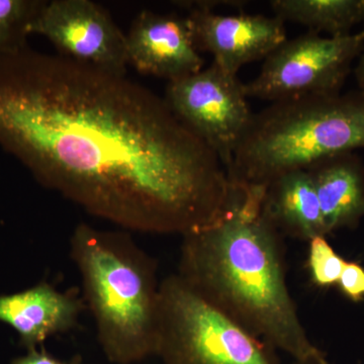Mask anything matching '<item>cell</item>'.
I'll return each mask as SVG.
<instances>
[{"label":"cell","instance_id":"1","mask_svg":"<svg viewBox=\"0 0 364 364\" xmlns=\"http://www.w3.org/2000/svg\"><path fill=\"white\" fill-rule=\"evenodd\" d=\"M0 147L46 188L124 231L183 236L238 195L164 98L28 46L0 58Z\"/></svg>","mask_w":364,"mask_h":364},{"label":"cell","instance_id":"2","mask_svg":"<svg viewBox=\"0 0 364 364\" xmlns=\"http://www.w3.org/2000/svg\"><path fill=\"white\" fill-rule=\"evenodd\" d=\"M264 191L241 186L220 219L183 235L177 274L275 350L294 361L320 358L287 287L282 235L263 214Z\"/></svg>","mask_w":364,"mask_h":364},{"label":"cell","instance_id":"3","mask_svg":"<svg viewBox=\"0 0 364 364\" xmlns=\"http://www.w3.org/2000/svg\"><path fill=\"white\" fill-rule=\"evenodd\" d=\"M70 256L109 363L134 364L156 356L161 282L155 260L128 231L85 223L72 232Z\"/></svg>","mask_w":364,"mask_h":364},{"label":"cell","instance_id":"4","mask_svg":"<svg viewBox=\"0 0 364 364\" xmlns=\"http://www.w3.org/2000/svg\"><path fill=\"white\" fill-rule=\"evenodd\" d=\"M359 149H364L363 91L291 98L253 114L228 173L239 186L265 188L287 172Z\"/></svg>","mask_w":364,"mask_h":364},{"label":"cell","instance_id":"5","mask_svg":"<svg viewBox=\"0 0 364 364\" xmlns=\"http://www.w3.org/2000/svg\"><path fill=\"white\" fill-rule=\"evenodd\" d=\"M157 355L164 364H280L277 350L178 274L160 284Z\"/></svg>","mask_w":364,"mask_h":364},{"label":"cell","instance_id":"6","mask_svg":"<svg viewBox=\"0 0 364 364\" xmlns=\"http://www.w3.org/2000/svg\"><path fill=\"white\" fill-rule=\"evenodd\" d=\"M364 46V32L324 37L308 32L287 39L264 59L259 74L244 85L246 97L272 102L342 92Z\"/></svg>","mask_w":364,"mask_h":364},{"label":"cell","instance_id":"7","mask_svg":"<svg viewBox=\"0 0 364 364\" xmlns=\"http://www.w3.org/2000/svg\"><path fill=\"white\" fill-rule=\"evenodd\" d=\"M244 85L213 62L196 73L168 81L169 109L219 156L227 171L253 112Z\"/></svg>","mask_w":364,"mask_h":364},{"label":"cell","instance_id":"8","mask_svg":"<svg viewBox=\"0 0 364 364\" xmlns=\"http://www.w3.org/2000/svg\"><path fill=\"white\" fill-rule=\"evenodd\" d=\"M30 33L49 40L61 56L127 74V36L111 14L90 0L43 2L31 23Z\"/></svg>","mask_w":364,"mask_h":364},{"label":"cell","instance_id":"9","mask_svg":"<svg viewBox=\"0 0 364 364\" xmlns=\"http://www.w3.org/2000/svg\"><path fill=\"white\" fill-rule=\"evenodd\" d=\"M177 2L188 9L196 43L200 52L214 57V63L232 75L252 62L264 60L287 39L286 23L277 16L263 14H221L215 7L244 6V2Z\"/></svg>","mask_w":364,"mask_h":364},{"label":"cell","instance_id":"10","mask_svg":"<svg viewBox=\"0 0 364 364\" xmlns=\"http://www.w3.org/2000/svg\"><path fill=\"white\" fill-rule=\"evenodd\" d=\"M126 36L129 64L142 74L172 81L203 69L188 16L143 11Z\"/></svg>","mask_w":364,"mask_h":364},{"label":"cell","instance_id":"11","mask_svg":"<svg viewBox=\"0 0 364 364\" xmlns=\"http://www.w3.org/2000/svg\"><path fill=\"white\" fill-rule=\"evenodd\" d=\"M85 305L73 291L62 293L42 282L20 293L0 294V323L13 328L21 346L30 350L73 330Z\"/></svg>","mask_w":364,"mask_h":364},{"label":"cell","instance_id":"12","mask_svg":"<svg viewBox=\"0 0 364 364\" xmlns=\"http://www.w3.org/2000/svg\"><path fill=\"white\" fill-rule=\"evenodd\" d=\"M326 233L358 226L364 218V163L355 152L328 157L308 169Z\"/></svg>","mask_w":364,"mask_h":364},{"label":"cell","instance_id":"13","mask_svg":"<svg viewBox=\"0 0 364 364\" xmlns=\"http://www.w3.org/2000/svg\"><path fill=\"white\" fill-rule=\"evenodd\" d=\"M262 212L282 235L310 242L327 237L320 203L308 170L287 172L265 188Z\"/></svg>","mask_w":364,"mask_h":364},{"label":"cell","instance_id":"14","mask_svg":"<svg viewBox=\"0 0 364 364\" xmlns=\"http://www.w3.org/2000/svg\"><path fill=\"white\" fill-rule=\"evenodd\" d=\"M274 16L328 37L350 35L364 23V0H272Z\"/></svg>","mask_w":364,"mask_h":364},{"label":"cell","instance_id":"15","mask_svg":"<svg viewBox=\"0 0 364 364\" xmlns=\"http://www.w3.org/2000/svg\"><path fill=\"white\" fill-rule=\"evenodd\" d=\"M42 0H0V58L28 46L30 26Z\"/></svg>","mask_w":364,"mask_h":364},{"label":"cell","instance_id":"16","mask_svg":"<svg viewBox=\"0 0 364 364\" xmlns=\"http://www.w3.org/2000/svg\"><path fill=\"white\" fill-rule=\"evenodd\" d=\"M345 263L325 236L309 242L308 268L316 286L325 289L338 284Z\"/></svg>","mask_w":364,"mask_h":364},{"label":"cell","instance_id":"17","mask_svg":"<svg viewBox=\"0 0 364 364\" xmlns=\"http://www.w3.org/2000/svg\"><path fill=\"white\" fill-rule=\"evenodd\" d=\"M341 293L347 299L358 303L364 299V267L358 262L346 261L338 282Z\"/></svg>","mask_w":364,"mask_h":364},{"label":"cell","instance_id":"18","mask_svg":"<svg viewBox=\"0 0 364 364\" xmlns=\"http://www.w3.org/2000/svg\"><path fill=\"white\" fill-rule=\"evenodd\" d=\"M11 364H83L80 361H65L61 360L53 356L46 350L44 346L41 349L33 348L28 350L26 355L14 358Z\"/></svg>","mask_w":364,"mask_h":364},{"label":"cell","instance_id":"19","mask_svg":"<svg viewBox=\"0 0 364 364\" xmlns=\"http://www.w3.org/2000/svg\"><path fill=\"white\" fill-rule=\"evenodd\" d=\"M363 31L364 32V23ZM354 76H355L356 83H358V90L364 92V46L361 54L359 55L358 64L354 68Z\"/></svg>","mask_w":364,"mask_h":364},{"label":"cell","instance_id":"20","mask_svg":"<svg viewBox=\"0 0 364 364\" xmlns=\"http://www.w3.org/2000/svg\"><path fill=\"white\" fill-rule=\"evenodd\" d=\"M291 364H330L328 363L327 358H326V355L320 356V358H316L310 359V360H304V361H294Z\"/></svg>","mask_w":364,"mask_h":364}]
</instances>
